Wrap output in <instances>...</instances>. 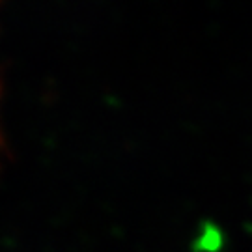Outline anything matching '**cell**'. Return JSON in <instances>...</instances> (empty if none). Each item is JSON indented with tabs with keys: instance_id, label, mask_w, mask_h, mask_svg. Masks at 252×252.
<instances>
[]
</instances>
